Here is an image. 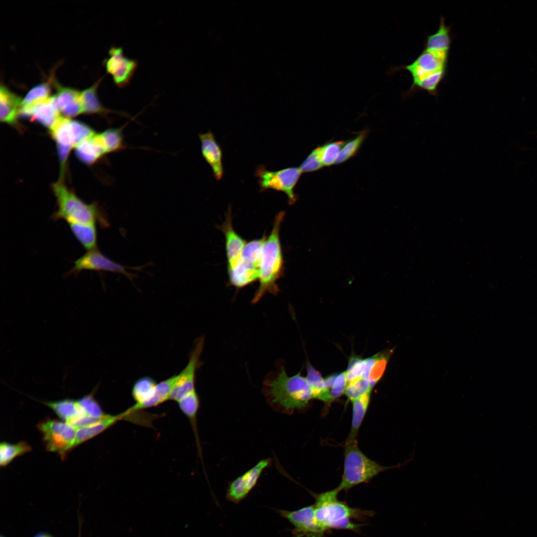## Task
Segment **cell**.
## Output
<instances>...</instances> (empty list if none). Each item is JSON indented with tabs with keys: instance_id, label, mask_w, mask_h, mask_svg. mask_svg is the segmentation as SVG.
<instances>
[{
	"instance_id": "cell-40",
	"label": "cell",
	"mask_w": 537,
	"mask_h": 537,
	"mask_svg": "<svg viewBox=\"0 0 537 537\" xmlns=\"http://www.w3.org/2000/svg\"><path fill=\"white\" fill-rule=\"evenodd\" d=\"M70 125L74 148L95 134L91 127L80 121L71 119Z\"/></svg>"
},
{
	"instance_id": "cell-17",
	"label": "cell",
	"mask_w": 537,
	"mask_h": 537,
	"mask_svg": "<svg viewBox=\"0 0 537 537\" xmlns=\"http://www.w3.org/2000/svg\"><path fill=\"white\" fill-rule=\"evenodd\" d=\"M200 141L202 155L212 169L217 180L222 179L224 169L222 164V152L213 133L209 131L198 135Z\"/></svg>"
},
{
	"instance_id": "cell-42",
	"label": "cell",
	"mask_w": 537,
	"mask_h": 537,
	"mask_svg": "<svg viewBox=\"0 0 537 537\" xmlns=\"http://www.w3.org/2000/svg\"><path fill=\"white\" fill-rule=\"evenodd\" d=\"M323 166L321 158V146L313 150L301 163L299 168L302 173L318 170Z\"/></svg>"
},
{
	"instance_id": "cell-11",
	"label": "cell",
	"mask_w": 537,
	"mask_h": 537,
	"mask_svg": "<svg viewBox=\"0 0 537 537\" xmlns=\"http://www.w3.org/2000/svg\"><path fill=\"white\" fill-rule=\"evenodd\" d=\"M277 512L293 527V537H325L329 532L318 523L313 504L294 511L278 510Z\"/></svg>"
},
{
	"instance_id": "cell-31",
	"label": "cell",
	"mask_w": 537,
	"mask_h": 537,
	"mask_svg": "<svg viewBox=\"0 0 537 537\" xmlns=\"http://www.w3.org/2000/svg\"><path fill=\"white\" fill-rule=\"evenodd\" d=\"M324 379L329 393V403L333 401L345 393L348 383L346 371L330 374Z\"/></svg>"
},
{
	"instance_id": "cell-23",
	"label": "cell",
	"mask_w": 537,
	"mask_h": 537,
	"mask_svg": "<svg viewBox=\"0 0 537 537\" xmlns=\"http://www.w3.org/2000/svg\"><path fill=\"white\" fill-rule=\"evenodd\" d=\"M128 415L126 411L116 415H109L102 420L92 425L77 428L76 446L93 438L101 433L117 421Z\"/></svg>"
},
{
	"instance_id": "cell-9",
	"label": "cell",
	"mask_w": 537,
	"mask_h": 537,
	"mask_svg": "<svg viewBox=\"0 0 537 537\" xmlns=\"http://www.w3.org/2000/svg\"><path fill=\"white\" fill-rule=\"evenodd\" d=\"M37 427L49 451L64 455L77 446V429L66 422L46 419L40 422Z\"/></svg>"
},
{
	"instance_id": "cell-12",
	"label": "cell",
	"mask_w": 537,
	"mask_h": 537,
	"mask_svg": "<svg viewBox=\"0 0 537 537\" xmlns=\"http://www.w3.org/2000/svg\"><path fill=\"white\" fill-rule=\"evenodd\" d=\"M109 56L105 63L107 72L111 75L118 88L127 87L137 68V62L126 57L120 47H112L109 50Z\"/></svg>"
},
{
	"instance_id": "cell-27",
	"label": "cell",
	"mask_w": 537,
	"mask_h": 537,
	"mask_svg": "<svg viewBox=\"0 0 537 537\" xmlns=\"http://www.w3.org/2000/svg\"><path fill=\"white\" fill-rule=\"evenodd\" d=\"M371 391L352 401V420L350 432L347 440L356 439L359 429L367 410Z\"/></svg>"
},
{
	"instance_id": "cell-37",
	"label": "cell",
	"mask_w": 537,
	"mask_h": 537,
	"mask_svg": "<svg viewBox=\"0 0 537 537\" xmlns=\"http://www.w3.org/2000/svg\"><path fill=\"white\" fill-rule=\"evenodd\" d=\"M369 380L364 377H360L347 383L345 394L348 400L352 401L366 392L372 391Z\"/></svg>"
},
{
	"instance_id": "cell-43",
	"label": "cell",
	"mask_w": 537,
	"mask_h": 537,
	"mask_svg": "<svg viewBox=\"0 0 537 537\" xmlns=\"http://www.w3.org/2000/svg\"><path fill=\"white\" fill-rule=\"evenodd\" d=\"M34 537H52L51 536H50V535H49L48 534H46V533H38L37 535H36Z\"/></svg>"
},
{
	"instance_id": "cell-22",
	"label": "cell",
	"mask_w": 537,
	"mask_h": 537,
	"mask_svg": "<svg viewBox=\"0 0 537 537\" xmlns=\"http://www.w3.org/2000/svg\"><path fill=\"white\" fill-rule=\"evenodd\" d=\"M157 384L153 378L149 376H144L137 379L133 384L131 391L132 396L135 403L128 410L132 413L142 410L144 405L153 398Z\"/></svg>"
},
{
	"instance_id": "cell-13",
	"label": "cell",
	"mask_w": 537,
	"mask_h": 537,
	"mask_svg": "<svg viewBox=\"0 0 537 537\" xmlns=\"http://www.w3.org/2000/svg\"><path fill=\"white\" fill-rule=\"evenodd\" d=\"M270 458L259 461L253 467L231 482L227 488L226 498L238 503L246 497L256 485L264 470L271 463Z\"/></svg>"
},
{
	"instance_id": "cell-4",
	"label": "cell",
	"mask_w": 537,
	"mask_h": 537,
	"mask_svg": "<svg viewBox=\"0 0 537 537\" xmlns=\"http://www.w3.org/2000/svg\"><path fill=\"white\" fill-rule=\"evenodd\" d=\"M449 52L424 49L414 61L407 65L390 67L387 71L392 75L401 70L411 74L413 83L408 93L423 90L437 95L438 88L446 76Z\"/></svg>"
},
{
	"instance_id": "cell-38",
	"label": "cell",
	"mask_w": 537,
	"mask_h": 537,
	"mask_svg": "<svg viewBox=\"0 0 537 537\" xmlns=\"http://www.w3.org/2000/svg\"><path fill=\"white\" fill-rule=\"evenodd\" d=\"M95 390L96 389H93L91 393L80 398L78 401L86 415L96 418H102L107 414L103 411L99 403L95 400L94 396Z\"/></svg>"
},
{
	"instance_id": "cell-24",
	"label": "cell",
	"mask_w": 537,
	"mask_h": 537,
	"mask_svg": "<svg viewBox=\"0 0 537 537\" xmlns=\"http://www.w3.org/2000/svg\"><path fill=\"white\" fill-rule=\"evenodd\" d=\"M43 403L51 408L63 421L69 424L77 418L86 415L78 400L65 399L56 401H44Z\"/></svg>"
},
{
	"instance_id": "cell-39",
	"label": "cell",
	"mask_w": 537,
	"mask_h": 537,
	"mask_svg": "<svg viewBox=\"0 0 537 537\" xmlns=\"http://www.w3.org/2000/svg\"><path fill=\"white\" fill-rule=\"evenodd\" d=\"M346 142L335 141L325 144L321 146V158L322 164L329 166L335 164L340 152Z\"/></svg>"
},
{
	"instance_id": "cell-26",
	"label": "cell",
	"mask_w": 537,
	"mask_h": 537,
	"mask_svg": "<svg viewBox=\"0 0 537 537\" xmlns=\"http://www.w3.org/2000/svg\"><path fill=\"white\" fill-rule=\"evenodd\" d=\"M450 30V26L446 25L445 18L441 16L438 30L434 34L427 36L424 49L449 52L451 42Z\"/></svg>"
},
{
	"instance_id": "cell-21",
	"label": "cell",
	"mask_w": 537,
	"mask_h": 537,
	"mask_svg": "<svg viewBox=\"0 0 537 537\" xmlns=\"http://www.w3.org/2000/svg\"><path fill=\"white\" fill-rule=\"evenodd\" d=\"M22 100L4 86L0 88V119L1 122L16 126Z\"/></svg>"
},
{
	"instance_id": "cell-19",
	"label": "cell",
	"mask_w": 537,
	"mask_h": 537,
	"mask_svg": "<svg viewBox=\"0 0 537 537\" xmlns=\"http://www.w3.org/2000/svg\"><path fill=\"white\" fill-rule=\"evenodd\" d=\"M74 148L77 158L88 165L93 164L104 155L108 154L100 133H95Z\"/></svg>"
},
{
	"instance_id": "cell-32",
	"label": "cell",
	"mask_w": 537,
	"mask_h": 537,
	"mask_svg": "<svg viewBox=\"0 0 537 537\" xmlns=\"http://www.w3.org/2000/svg\"><path fill=\"white\" fill-rule=\"evenodd\" d=\"M178 403L180 410L190 420L193 429L197 435L196 418L199 408V399L196 391L195 390L186 395Z\"/></svg>"
},
{
	"instance_id": "cell-6",
	"label": "cell",
	"mask_w": 537,
	"mask_h": 537,
	"mask_svg": "<svg viewBox=\"0 0 537 537\" xmlns=\"http://www.w3.org/2000/svg\"><path fill=\"white\" fill-rule=\"evenodd\" d=\"M398 467L380 465L366 456L359 449L356 439L347 440L344 445V470L337 487L341 491L369 481L379 473Z\"/></svg>"
},
{
	"instance_id": "cell-14",
	"label": "cell",
	"mask_w": 537,
	"mask_h": 537,
	"mask_svg": "<svg viewBox=\"0 0 537 537\" xmlns=\"http://www.w3.org/2000/svg\"><path fill=\"white\" fill-rule=\"evenodd\" d=\"M75 266L68 273L77 274L80 271L88 270H104L121 273L129 279L132 274L125 268L111 260L103 255L97 249L88 251L75 262Z\"/></svg>"
},
{
	"instance_id": "cell-7",
	"label": "cell",
	"mask_w": 537,
	"mask_h": 537,
	"mask_svg": "<svg viewBox=\"0 0 537 537\" xmlns=\"http://www.w3.org/2000/svg\"><path fill=\"white\" fill-rule=\"evenodd\" d=\"M266 239V236L263 235L261 238L247 242L237 260L227 266L229 283L232 286L242 288L259 280Z\"/></svg>"
},
{
	"instance_id": "cell-28",
	"label": "cell",
	"mask_w": 537,
	"mask_h": 537,
	"mask_svg": "<svg viewBox=\"0 0 537 537\" xmlns=\"http://www.w3.org/2000/svg\"><path fill=\"white\" fill-rule=\"evenodd\" d=\"M77 240L88 251L96 249L97 232L94 224H69Z\"/></svg>"
},
{
	"instance_id": "cell-29",
	"label": "cell",
	"mask_w": 537,
	"mask_h": 537,
	"mask_svg": "<svg viewBox=\"0 0 537 537\" xmlns=\"http://www.w3.org/2000/svg\"><path fill=\"white\" fill-rule=\"evenodd\" d=\"M306 367L307 374L306 378L311 388L313 398L329 402V393L324 378L309 362L307 363Z\"/></svg>"
},
{
	"instance_id": "cell-20",
	"label": "cell",
	"mask_w": 537,
	"mask_h": 537,
	"mask_svg": "<svg viewBox=\"0 0 537 537\" xmlns=\"http://www.w3.org/2000/svg\"><path fill=\"white\" fill-rule=\"evenodd\" d=\"M232 220L231 210L229 207L225 220L219 227L225 236L227 266L237 260L247 243L234 229Z\"/></svg>"
},
{
	"instance_id": "cell-44",
	"label": "cell",
	"mask_w": 537,
	"mask_h": 537,
	"mask_svg": "<svg viewBox=\"0 0 537 537\" xmlns=\"http://www.w3.org/2000/svg\"><path fill=\"white\" fill-rule=\"evenodd\" d=\"M0 537H3V536H0Z\"/></svg>"
},
{
	"instance_id": "cell-30",
	"label": "cell",
	"mask_w": 537,
	"mask_h": 537,
	"mask_svg": "<svg viewBox=\"0 0 537 537\" xmlns=\"http://www.w3.org/2000/svg\"><path fill=\"white\" fill-rule=\"evenodd\" d=\"M31 447L26 442L12 444L2 442L0 445V465L5 466L16 457L30 451Z\"/></svg>"
},
{
	"instance_id": "cell-41",
	"label": "cell",
	"mask_w": 537,
	"mask_h": 537,
	"mask_svg": "<svg viewBox=\"0 0 537 537\" xmlns=\"http://www.w3.org/2000/svg\"><path fill=\"white\" fill-rule=\"evenodd\" d=\"M366 358L353 356L350 358L346 370L348 383L363 377L365 370Z\"/></svg>"
},
{
	"instance_id": "cell-3",
	"label": "cell",
	"mask_w": 537,
	"mask_h": 537,
	"mask_svg": "<svg viewBox=\"0 0 537 537\" xmlns=\"http://www.w3.org/2000/svg\"><path fill=\"white\" fill-rule=\"evenodd\" d=\"M285 212L275 217L271 231L266 237L260 268L259 286L251 302L257 303L267 293L276 295L279 289L276 282L284 272V260L280 239V229Z\"/></svg>"
},
{
	"instance_id": "cell-15",
	"label": "cell",
	"mask_w": 537,
	"mask_h": 537,
	"mask_svg": "<svg viewBox=\"0 0 537 537\" xmlns=\"http://www.w3.org/2000/svg\"><path fill=\"white\" fill-rule=\"evenodd\" d=\"M70 122V118L62 116L49 130L56 143L60 163L59 180L62 181L70 152L74 148Z\"/></svg>"
},
{
	"instance_id": "cell-2",
	"label": "cell",
	"mask_w": 537,
	"mask_h": 537,
	"mask_svg": "<svg viewBox=\"0 0 537 537\" xmlns=\"http://www.w3.org/2000/svg\"><path fill=\"white\" fill-rule=\"evenodd\" d=\"M340 491L336 488L319 494H314L313 504L316 519L320 525L328 532L331 530H346L358 533L365 525L354 522H364L373 517L371 510L353 508L339 500Z\"/></svg>"
},
{
	"instance_id": "cell-25",
	"label": "cell",
	"mask_w": 537,
	"mask_h": 537,
	"mask_svg": "<svg viewBox=\"0 0 537 537\" xmlns=\"http://www.w3.org/2000/svg\"><path fill=\"white\" fill-rule=\"evenodd\" d=\"M101 79L90 88L80 92L81 99L83 105V113L88 114H105L114 113L126 117L129 115L124 112L113 111L103 107L99 102L96 94V90Z\"/></svg>"
},
{
	"instance_id": "cell-10",
	"label": "cell",
	"mask_w": 537,
	"mask_h": 537,
	"mask_svg": "<svg viewBox=\"0 0 537 537\" xmlns=\"http://www.w3.org/2000/svg\"><path fill=\"white\" fill-rule=\"evenodd\" d=\"M205 338L201 336L194 342L186 366L179 374L172 389L170 400L178 402L195 389L197 370L202 364L200 358L203 351Z\"/></svg>"
},
{
	"instance_id": "cell-35",
	"label": "cell",
	"mask_w": 537,
	"mask_h": 537,
	"mask_svg": "<svg viewBox=\"0 0 537 537\" xmlns=\"http://www.w3.org/2000/svg\"><path fill=\"white\" fill-rule=\"evenodd\" d=\"M368 131H361L356 137L347 142L341 150L335 164L344 163L356 155L364 140Z\"/></svg>"
},
{
	"instance_id": "cell-34",
	"label": "cell",
	"mask_w": 537,
	"mask_h": 537,
	"mask_svg": "<svg viewBox=\"0 0 537 537\" xmlns=\"http://www.w3.org/2000/svg\"><path fill=\"white\" fill-rule=\"evenodd\" d=\"M122 128H109L100 133L108 153L119 151L125 147Z\"/></svg>"
},
{
	"instance_id": "cell-16",
	"label": "cell",
	"mask_w": 537,
	"mask_h": 537,
	"mask_svg": "<svg viewBox=\"0 0 537 537\" xmlns=\"http://www.w3.org/2000/svg\"><path fill=\"white\" fill-rule=\"evenodd\" d=\"M57 108L54 96L27 107H21L19 116L36 121L49 130L62 116Z\"/></svg>"
},
{
	"instance_id": "cell-5",
	"label": "cell",
	"mask_w": 537,
	"mask_h": 537,
	"mask_svg": "<svg viewBox=\"0 0 537 537\" xmlns=\"http://www.w3.org/2000/svg\"><path fill=\"white\" fill-rule=\"evenodd\" d=\"M52 188L58 205L57 210L52 215L53 220L63 219L68 224H95L97 222L102 226H107V220L97 203H86L61 181L53 183Z\"/></svg>"
},
{
	"instance_id": "cell-33",
	"label": "cell",
	"mask_w": 537,
	"mask_h": 537,
	"mask_svg": "<svg viewBox=\"0 0 537 537\" xmlns=\"http://www.w3.org/2000/svg\"><path fill=\"white\" fill-rule=\"evenodd\" d=\"M393 351L392 349L376 354L375 360L370 368L368 377L371 387L373 388L382 377Z\"/></svg>"
},
{
	"instance_id": "cell-36",
	"label": "cell",
	"mask_w": 537,
	"mask_h": 537,
	"mask_svg": "<svg viewBox=\"0 0 537 537\" xmlns=\"http://www.w3.org/2000/svg\"><path fill=\"white\" fill-rule=\"evenodd\" d=\"M50 88L48 83L39 84L32 88L22 100L21 107H27L50 97Z\"/></svg>"
},
{
	"instance_id": "cell-1",
	"label": "cell",
	"mask_w": 537,
	"mask_h": 537,
	"mask_svg": "<svg viewBox=\"0 0 537 537\" xmlns=\"http://www.w3.org/2000/svg\"><path fill=\"white\" fill-rule=\"evenodd\" d=\"M267 374L263 383V392L275 410L290 413L305 407L313 399L311 388L300 372L289 376L283 365Z\"/></svg>"
},
{
	"instance_id": "cell-8",
	"label": "cell",
	"mask_w": 537,
	"mask_h": 537,
	"mask_svg": "<svg viewBox=\"0 0 537 537\" xmlns=\"http://www.w3.org/2000/svg\"><path fill=\"white\" fill-rule=\"evenodd\" d=\"M302 173L299 167H289L276 171H270L264 165H260L255 171L258 177L260 191L272 189L283 192L287 196L288 204H294L298 196L294 188Z\"/></svg>"
},
{
	"instance_id": "cell-18",
	"label": "cell",
	"mask_w": 537,
	"mask_h": 537,
	"mask_svg": "<svg viewBox=\"0 0 537 537\" xmlns=\"http://www.w3.org/2000/svg\"><path fill=\"white\" fill-rule=\"evenodd\" d=\"M57 93L53 95L55 104L64 117L70 118L83 113L80 92L55 84Z\"/></svg>"
}]
</instances>
